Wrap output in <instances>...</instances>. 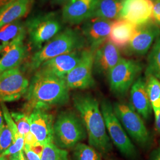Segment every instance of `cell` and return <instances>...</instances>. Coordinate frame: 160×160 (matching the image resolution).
Listing matches in <instances>:
<instances>
[{
    "instance_id": "cell-31",
    "label": "cell",
    "mask_w": 160,
    "mask_h": 160,
    "mask_svg": "<svg viewBox=\"0 0 160 160\" xmlns=\"http://www.w3.org/2000/svg\"><path fill=\"white\" fill-rule=\"evenodd\" d=\"M24 146V137L22 135H20L19 137L17 138L16 141L13 142L10 147L1 155L3 157H9L13 155L19 154L22 151H23Z\"/></svg>"
},
{
    "instance_id": "cell-37",
    "label": "cell",
    "mask_w": 160,
    "mask_h": 160,
    "mask_svg": "<svg viewBox=\"0 0 160 160\" xmlns=\"http://www.w3.org/2000/svg\"><path fill=\"white\" fill-rule=\"evenodd\" d=\"M68 0H51L52 6H62L64 5Z\"/></svg>"
},
{
    "instance_id": "cell-36",
    "label": "cell",
    "mask_w": 160,
    "mask_h": 160,
    "mask_svg": "<svg viewBox=\"0 0 160 160\" xmlns=\"http://www.w3.org/2000/svg\"><path fill=\"white\" fill-rule=\"evenodd\" d=\"M23 156H24V154H23V150L19 154L9 156V157H6L5 160H23Z\"/></svg>"
},
{
    "instance_id": "cell-4",
    "label": "cell",
    "mask_w": 160,
    "mask_h": 160,
    "mask_svg": "<svg viewBox=\"0 0 160 160\" xmlns=\"http://www.w3.org/2000/svg\"><path fill=\"white\" fill-rule=\"evenodd\" d=\"M87 138L86 127L79 114L65 110L58 115L53 124V143L58 148L72 149Z\"/></svg>"
},
{
    "instance_id": "cell-14",
    "label": "cell",
    "mask_w": 160,
    "mask_h": 160,
    "mask_svg": "<svg viewBox=\"0 0 160 160\" xmlns=\"http://www.w3.org/2000/svg\"><path fill=\"white\" fill-rule=\"evenodd\" d=\"M113 21L100 17H92L83 23L81 32L86 39L87 45L96 51L108 40Z\"/></svg>"
},
{
    "instance_id": "cell-24",
    "label": "cell",
    "mask_w": 160,
    "mask_h": 160,
    "mask_svg": "<svg viewBox=\"0 0 160 160\" xmlns=\"http://www.w3.org/2000/svg\"><path fill=\"white\" fill-rule=\"evenodd\" d=\"M146 77L149 98L155 120L160 114V81L153 75H149Z\"/></svg>"
},
{
    "instance_id": "cell-16",
    "label": "cell",
    "mask_w": 160,
    "mask_h": 160,
    "mask_svg": "<svg viewBox=\"0 0 160 160\" xmlns=\"http://www.w3.org/2000/svg\"><path fill=\"white\" fill-rule=\"evenodd\" d=\"M98 0H68L63 6L62 20L71 25L84 23L93 17Z\"/></svg>"
},
{
    "instance_id": "cell-7",
    "label": "cell",
    "mask_w": 160,
    "mask_h": 160,
    "mask_svg": "<svg viewBox=\"0 0 160 160\" xmlns=\"http://www.w3.org/2000/svg\"><path fill=\"white\" fill-rule=\"evenodd\" d=\"M114 113L132 139L142 147H148L151 135L142 118L130 103L115 102L113 104Z\"/></svg>"
},
{
    "instance_id": "cell-44",
    "label": "cell",
    "mask_w": 160,
    "mask_h": 160,
    "mask_svg": "<svg viewBox=\"0 0 160 160\" xmlns=\"http://www.w3.org/2000/svg\"><path fill=\"white\" fill-rule=\"evenodd\" d=\"M152 1H154L155 0H152Z\"/></svg>"
},
{
    "instance_id": "cell-27",
    "label": "cell",
    "mask_w": 160,
    "mask_h": 160,
    "mask_svg": "<svg viewBox=\"0 0 160 160\" xmlns=\"http://www.w3.org/2000/svg\"><path fill=\"white\" fill-rule=\"evenodd\" d=\"M41 160H69L67 149L59 148L54 143H48L44 146Z\"/></svg>"
},
{
    "instance_id": "cell-19",
    "label": "cell",
    "mask_w": 160,
    "mask_h": 160,
    "mask_svg": "<svg viewBox=\"0 0 160 160\" xmlns=\"http://www.w3.org/2000/svg\"><path fill=\"white\" fill-rule=\"evenodd\" d=\"M130 100L133 108L143 119H150L152 109L149 101L146 80L138 77L130 89Z\"/></svg>"
},
{
    "instance_id": "cell-5",
    "label": "cell",
    "mask_w": 160,
    "mask_h": 160,
    "mask_svg": "<svg viewBox=\"0 0 160 160\" xmlns=\"http://www.w3.org/2000/svg\"><path fill=\"white\" fill-rule=\"evenodd\" d=\"M25 24L29 43L36 51L60 33L62 28L60 18L54 12L30 18Z\"/></svg>"
},
{
    "instance_id": "cell-6",
    "label": "cell",
    "mask_w": 160,
    "mask_h": 160,
    "mask_svg": "<svg viewBox=\"0 0 160 160\" xmlns=\"http://www.w3.org/2000/svg\"><path fill=\"white\" fill-rule=\"evenodd\" d=\"M100 105L111 142L126 158L135 159L138 155L137 148L114 113L113 104L108 100L103 99Z\"/></svg>"
},
{
    "instance_id": "cell-17",
    "label": "cell",
    "mask_w": 160,
    "mask_h": 160,
    "mask_svg": "<svg viewBox=\"0 0 160 160\" xmlns=\"http://www.w3.org/2000/svg\"><path fill=\"white\" fill-rule=\"evenodd\" d=\"M122 58L119 49L106 40L95 51L93 71L97 74L108 75Z\"/></svg>"
},
{
    "instance_id": "cell-42",
    "label": "cell",
    "mask_w": 160,
    "mask_h": 160,
    "mask_svg": "<svg viewBox=\"0 0 160 160\" xmlns=\"http://www.w3.org/2000/svg\"><path fill=\"white\" fill-rule=\"evenodd\" d=\"M48 1V0H40L41 3H45V2H46V1Z\"/></svg>"
},
{
    "instance_id": "cell-33",
    "label": "cell",
    "mask_w": 160,
    "mask_h": 160,
    "mask_svg": "<svg viewBox=\"0 0 160 160\" xmlns=\"http://www.w3.org/2000/svg\"><path fill=\"white\" fill-rule=\"evenodd\" d=\"M153 20L160 27V0L154 1Z\"/></svg>"
},
{
    "instance_id": "cell-13",
    "label": "cell",
    "mask_w": 160,
    "mask_h": 160,
    "mask_svg": "<svg viewBox=\"0 0 160 160\" xmlns=\"http://www.w3.org/2000/svg\"><path fill=\"white\" fill-rule=\"evenodd\" d=\"M83 50L71 52L51 58L42 63L36 71L65 79L67 75L80 62Z\"/></svg>"
},
{
    "instance_id": "cell-39",
    "label": "cell",
    "mask_w": 160,
    "mask_h": 160,
    "mask_svg": "<svg viewBox=\"0 0 160 160\" xmlns=\"http://www.w3.org/2000/svg\"><path fill=\"white\" fill-rule=\"evenodd\" d=\"M1 107H0V128L3 126L4 124V121H3V113H2V109H1Z\"/></svg>"
},
{
    "instance_id": "cell-43",
    "label": "cell",
    "mask_w": 160,
    "mask_h": 160,
    "mask_svg": "<svg viewBox=\"0 0 160 160\" xmlns=\"http://www.w3.org/2000/svg\"><path fill=\"white\" fill-rule=\"evenodd\" d=\"M23 160H26V158H25V157H24V155L23 156Z\"/></svg>"
},
{
    "instance_id": "cell-32",
    "label": "cell",
    "mask_w": 160,
    "mask_h": 160,
    "mask_svg": "<svg viewBox=\"0 0 160 160\" xmlns=\"http://www.w3.org/2000/svg\"><path fill=\"white\" fill-rule=\"evenodd\" d=\"M24 152L27 157V160H41V157L28 145L24 146Z\"/></svg>"
},
{
    "instance_id": "cell-9",
    "label": "cell",
    "mask_w": 160,
    "mask_h": 160,
    "mask_svg": "<svg viewBox=\"0 0 160 160\" xmlns=\"http://www.w3.org/2000/svg\"><path fill=\"white\" fill-rule=\"evenodd\" d=\"M20 67L0 74V103L20 99L28 90L29 81Z\"/></svg>"
},
{
    "instance_id": "cell-15",
    "label": "cell",
    "mask_w": 160,
    "mask_h": 160,
    "mask_svg": "<svg viewBox=\"0 0 160 160\" xmlns=\"http://www.w3.org/2000/svg\"><path fill=\"white\" fill-rule=\"evenodd\" d=\"M29 115L30 132L42 145L53 142L54 118L46 110L35 109Z\"/></svg>"
},
{
    "instance_id": "cell-25",
    "label": "cell",
    "mask_w": 160,
    "mask_h": 160,
    "mask_svg": "<svg viewBox=\"0 0 160 160\" xmlns=\"http://www.w3.org/2000/svg\"><path fill=\"white\" fill-rule=\"evenodd\" d=\"M145 76L153 75L160 81V36L155 40L148 57Z\"/></svg>"
},
{
    "instance_id": "cell-3",
    "label": "cell",
    "mask_w": 160,
    "mask_h": 160,
    "mask_svg": "<svg viewBox=\"0 0 160 160\" xmlns=\"http://www.w3.org/2000/svg\"><path fill=\"white\" fill-rule=\"evenodd\" d=\"M87 45L86 39L81 32L78 29L67 28L36 52L25 65L24 71L35 72L46 61L64 53L83 49Z\"/></svg>"
},
{
    "instance_id": "cell-23",
    "label": "cell",
    "mask_w": 160,
    "mask_h": 160,
    "mask_svg": "<svg viewBox=\"0 0 160 160\" xmlns=\"http://www.w3.org/2000/svg\"><path fill=\"white\" fill-rule=\"evenodd\" d=\"M122 0H98L93 17L109 20H117L119 17Z\"/></svg>"
},
{
    "instance_id": "cell-40",
    "label": "cell",
    "mask_w": 160,
    "mask_h": 160,
    "mask_svg": "<svg viewBox=\"0 0 160 160\" xmlns=\"http://www.w3.org/2000/svg\"><path fill=\"white\" fill-rule=\"evenodd\" d=\"M12 0H0V8L10 2Z\"/></svg>"
},
{
    "instance_id": "cell-35",
    "label": "cell",
    "mask_w": 160,
    "mask_h": 160,
    "mask_svg": "<svg viewBox=\"0 0 160 160\" xmlns=\"http://www.w3.org/2000/svg\"><path fill=\"white\" fill-rule=\"evenodd\" d=\"M151 160H160V143L151 155Z\"/></svg>"
},
{
    "instance_id": "cell-41",
    "label": "cell",
    "mask_w": 160,
    "mask_h": 160,
    "mask_svg": "<svg viewBox=\"0 0 160 160\" xmlns=\"http://www.w3.org/2000/svg\"><path fill=\"white\" fill-rule=\"evenodd\" d=\"M6 157H3L2 155H0V160H6Z\"/></svg>"
},
{
    "instance_id": "cell-2",
    "label": "cell",
    "mask_w": 160,
    "mask_h": 160,
    "mask_svg": "<svg viewBox=\"0 0 160 160\" xmlns=\"http://www.w3.org/2000/svg\"><path fill=\"white\" fill-rule=\"evenodd\" d=\"M75 108L86 127L90 145L102 154H108L113 143L108 133L100 105L90 94H75L72 97Z\"/></svg>"
},
{
    "instance_id": "cell-20",
    "label": "cell",
    "mask_w": 160,
    "mask_h": 160,
    "mask_svg": "<svg viewBox=\"0 0 160 160\" xmlns=\"http://www.w3.org/2000/svg\"><path fill=\"white\" fill-rule=\"evenodd\" d=\"M138 26L125 20L117 19L112 23L108 40L120 49H126L135 34Z\"/></svg>"
},
{
    "instance_id": "cell-8",
    "label": "cell",
    "mask_w": 160,
    "mask_h": 160,
    "mask_svg": "<svg viewBox=\"0 0 160 160\" xmlns=\"http://www.w3.org/2000/svg\"><path fill=\"white\" fill-rule=\"evenodd\" d=\"M142 68L139 62L122 58L107 75L111 91L118 96L126 94Z\"/></svg>"
},
{
    "instance_id": "cell-29",
    "label": "cell",
    "mask_w": 160,
    "mask_h": 160,
    "mask_svg": "<svg viewBox=\"0 0 160 160\" xmlns=\"http://www.w3.org/2000/svg\"><path fill=\"white\" fill-rule=\"evenodd\" d=\"M13 142V137L11 130L7 125L0 128V155L2 154Z\"/></svg>"
},
{
    "instance_id": "cell-10",
    "label": "cell",
    "mask_w": 160,
    "mask_h": 160,
    "mask_svg": "<svg viewBox=\"0 0 160 160\" xmlns=\"http://www.w3.org/2000/svg\"><path fill=\"white\" fill-rule=\"evenodd\" d=\"M95 51L88 47L84 49L80 62L65 78L69 89L86 90L95 85L92 76Z\"/></svg>"
},
{
    "instance_id": "cell-1",
    "label": "cell",
    "mask_w": 160,
    "mask_h": 160,
    "mask_svg": "<svg viewBox=\"0 0 160 160\" xmlns=\"http://www.w3.org/2000/svg\"><path fill=\"white\" fill-rule=\"evenodd\" d=\"M24 96V113L29 114L35 109L48 110L67 104L69 88L65 79L35 71Z\"/></svg>"
},
{
    "instance_id": "cell-30",
    "label": "cell",
    "mask_w": 160,
    "mask_h": 160,
    "mask_svg": "<svg viewBox=\"0 0 160 160\" xmlns=\"http://www.w3.org/2000/svg\"><path fill=\"white\" fill-rule=\"evenodd\" d=\"M0 103H1L0 104L2 111V113H3V116L6 120V125L8 126L9 129L12 131V137H13V142H14L16 141L17 138L19 137L20 133H19L17 125L14 120L12 119L11 113L9 112L6 104L4 102H1Z\"/></svg>"
},
{
    "instance_id": "cell-21",
    "label": "cell",
    "mask_w": 160,
    "mask_h": 160,
    "mask_svg": "<svg viewBox=\"0 0 160 160\" xmlns=\"http://www.w3.org/2000/svg\"><path fill=\"white\" fill-rule=\"evenodd\" d=\"M33 0H12L0 8V28L21 19L31 10Z\"/></svg>"
},
{
    "instance_id": "cell-28",
    "label": "cell",
    "mask_w": 160,
    "mask_h": 160,
    "mask_svg": "<svg viewBox=\"0 0 160 160\" xmlns=\"http://www.w3.org/2000/svg\"><path fill=\"white\" fill-rule=\"evenodd\" d=\"M11 115L17 125L19 133L25 137L30 132L29 114L24 112H12Z\"/></svg>"
},
{
    "instance_id": "cell-11",
    "label": "cell",
    "mask_w": 160,
    "mask_h": 160,
    "mask_svg": "<svg viewBox=\"0 0 160 160\" xmlns=\"http://www.w3.org/2000/svg\"><path fill=\"white\" fill-rule=\"evenodd\" d=\"M153 8L152 0H122L119 18L142 26L154 20Z\"/></svg>"
},
{
    "instance_id": "cell-26",
    "label": "cell",
    "mask_w": 160,
    "mask_h": 160,
    "mask_svg": "<svg viewBox=\"0 0 160 160\" xmlns=\"http://www.w3.org/2000/svg\"><path fill=\"white\" fill-rule=\"evenodd\" d=\"M72 160H103L102 154L91 145L80 142L72 148Z\"/></svg>"
},
{
    "instance_id": "cell-45",
    "label": "cell",
    "mask_w": 160,
    "mask_h": 160,
    "mask_svg": "<svg viewBox=\"0 0 160 160\" xmlns=\"http://www.w3.org/2000/svg\"></svg>"
},
{
    "instance_id": "cell-12",
    "label": "cell",
    "mask_w": 160,
    "mask_h": 160,
    "mask_svg": "<svg viewBox=\"0 0 160 160\" xmlns=\"http://www.w3.org/2000/svg\"><path fill=\"white\" fill-rule=\"evenodd\" d=\"M160 36V27L152 20L138 26L135 34L125 50L128 54L142 56L148 52L153 43Z\"/></svg>"
},
{
    "instance_id": "cell-22",
    "label": "cell",
    "mask_w": 160,
    "mask_h": 160,
    "mask_svg": "<svg viewBox=\"0 0 160 160\" xmlns=\"http://www.w3.org/2000/svg\"><path fill=\"white\" fill-rule=\"evenodd\" d=\"M26 32V24L21 19L0 28V54L20 34Z\"/></svg>"
},
{
    "instance_id": "cell-34",
    "label": "cell",
    "mask_w": 160,
    "mask_h": 160,
    "mask_svg": "<svg viewBox=\"0 0 160 160\" xmlns=\"http://www.w3.org/2000/svg\"><path fill=\"white\" fill-rule=\"evenodd\" d=\"M39 142L38 141L34 135L30 132L24 137V145L29 146L30 148H32Z\"/></svg>"
},
{
    "instance_id": "cell-38",
    "label": "cell",
    "mask_w": 160,
    "mask_h": 160,
    "mask_svg": "<svg viewBox=\"0 0 160 160\" xmlns=\"http://www.w3.org/2000/svg\"><path fill=\"white\" fill-rule=\"evenodd\" d=\"M155 130L156 132L160 135V114L159 115V117L157 120H155Z\"/></svg>"
},
{
    "instance_id": "cell-18",
    "label": "cell",
    "mask_w": 160,
    "mask_h": 160,
    "mask_svg": "<svg viewBox=\"0 0 160 160\" xmlns=\"http://www.w3.org/2000/svg\"><path fill=\"white\" fill-rule=\"evenodd\" d=\"M26 32L20 34L2 52L0 58V74L19 67L28 55V49L24 43Z\"/></svg>"
}]
</instances>
